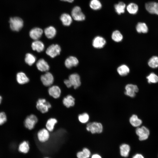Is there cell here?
<instances>
[{"mask_svg":"<svg viewBox=\"0 0 158 158\" xmlns=\"http://www.w3.org/2000/svg\"><path fill=\"white\" fill-rule=\"evenodd\" d=\"M132 158H145L143 155L140 153H137L134 155Z\"/></svg>","mask_w":158,"mask_h":158,"instance_id":"obj_40","label":"cell"},{"mask_svg":"<svg viewBox=\"0 0 158 158\" xmlns=\"http://www.w3.org/2000/svg\"><path fill=\"white\" fill-rule=\"evenodd\" d=\"M125 7L126 4L122 2H120L114 6L115 11L118 14L124 13Z\"/></svg>","mask_w":158,"mask_h":158,"instance_id":"obj_32","label":"cell"},{"mask_svg":"<svg viewBox=\"0 0 158 158\" xmlns=\"http://www.w3.org/2000/svg\"><path fill=\"white\" fill-rule=\"evenodd\" d=\"M145 7L150 13L158 15V3L155 2H150L146 3Z\"/></svg>","mask_w":158,"mask_h":158,"instance_id":"obj_12","label":"cell"},{"mask_svg":"<svg viewBox=\"0 0 158 158\" xmlns=\"http://www.w3.org/2000/svg\"><path fill=\"white\" fill-rule=\"evenodd\" d=\"M90 6L92 9L97 10L101 8L102 5L99 0H91L90 3Z\"/></svg>","mask_w":158,"mask_h":158,"instance_id":"obj_34","label":"cell"},{"mask_svg":"<svg viewBox=\"0 0 158 158\" xmlns=\"http://www.w3.org/2000/svg\"><path fill=\"white\" fill-rule=\"evenodd\" d=\"M87 130L90 131L92 133H99L103 130V126L101 123L97 122L90 123L87 124Z\"/></svg>","mask_w":158,"mask_h":158,"instance_id":"obj_4","label":"cell"},{"mask_svg":"<svg viewBox=\"0 0 158 158\" xmlns=\"http://www.w3.org/2000/svg\"><path fill=\"white\" fill-rule=\"evenodd\" d=\"M120 152L121 156L127 157L129 155L130 150V147L129 145L126 143L121 144L120 146Z\"/></svg>","mask_w":158,"mask_h":158,"instance_id":"obj_18","label":"cell"},{"mask_svg":"<svg viewBox=\"0 0 158 158\" xmlns=\"http://www.w3.org/2000/svg\"><path fill=\"white\" fill-rule=\"evenodd\" d=\"M126 90L125 94L131 97L135 96L136 93L138 91V86L132 84H128L125 87Z\"/></svg>","mask_w":158,"mask_h":158,"instance_id":"obj_9","label":"cell"},{"mask_svg":"<svg viewBox=\"0 0 158 158\" xmlns=\"http://www.w3.org/2000/svg\"><path fill=\"white\" fill-rule=\"evenodd\" d=\"M49 95L55 99L59 98L60 96L61 91L60 87L57 85L50 86L48 90Z\"/></svg>","mask_w":158,"mask_h":158,"instance_id":"obj_15","label":"cell"},{"mask_svg":"<svg viewBox=\"0 0 158 158\" xmlns=\"http://www.w3.org/2000/svg\"><path fill=\"white\" fill-rule=\"evenodd\" d=\"M36 107L41 112L45 113L47 112L51 107V105L45 99L40 98L36 102Z\"/></svg>","mask_w":158,"mask_h":158,"instance_id":"obj_2","label":"cell"},{"mask_svg":"<svg viewBox=\"0 0 158 158\" xmlns=\"http://www.w3.org/2000/svg\"><path fill=\"white\" fill-rule=\"evenodd\" d=\"M129 121L131 124L135 127H139L142 123V120L135 114L132 115L130 117Z\"/></svg>","mask_w":158,"mask_h":158,"instance_id":"obj_24","label":"cell"},{"mask_svg":"<svg viewBox=\"0 0 158 158\" xmlns=\"http://www.w3.org/2000/svg\"><path fill=\"white\" fill-rule=\"evenodd\" d=\"M148 83H155L158 82V76L153 73H150L146 77Z\"/></svg>","mask_w":158,"mask_h":158,"instance_id":"obj_36","label":"cell"},{"mask_svg":"<svg viewBox=\"0 0 158 158\" xmlns=\"http://www.w3.org/2000/svg\"><path fill=\"white\" fill-rule=\"evenodd\" d=\"M60 19L63 24L65 26H69L72 22V18L71 16L67 13L62 14Z\"/></svg>","mask_w":158,"mask_h":158,"instance_id":"obj_20","label":"cell"},{"mask_svg":"<svg viewBox=\"0 0 158 158\" xmlns=\"http://www.w3.org/2000/svg\"><path fill=\"white\" fill-rule=\"evenodd\" d=\"M40 79L43 85L46 87L51 86L54 81V78L52 74L49 72L42 75Z\"/></svg>","mask_w":158,"mask_h":158,"instance_id":"obj_8","label":"cell"},{"mask_svg":"<svg viewBox=\"0 0 158 158\" xmlns=\"http://www.w3.org/2000/svg\"><path fill=\"white\" fill-rule=\"evenodd\" d=\"M7 121V116L5 113L3 112H0V125L5 123Z\"/></svg>","mask_w":158,"mask_h":158,"instance_id":"obj_38","label":"cell"},{"mask_svg":"<svg viewBox=\"0 0 158 158\" xmlns=\"http://www.w3.org/2000/svg\"><path fill=\"white\" fill-rule=\"evenodd\" d=\"M106 43V40L104 38L100 36H97L93 40L92 45L96 48L100 49L103 48Z\"/></svg>","mask_w":158,"mask_h":158,"instance_id":"obj_14","label":"cell"},{"mask_svg":"<svg viewBox=\"0 0 158 158\" xmlns=\"http://www.w3.org/2000/svg\"><path fill=\"white\" fill-rule=\"evenodd\" d=\"M62 101L63 104L67 108L73 107L75 104V99L71 95H68L64 97Z\"/></svg>","mask_w":158,"mask_h":158,"instance_id":"obj_23","label":"cell"},{"mask_svg":"<svg viewBox=\"0 0 158 158\" xmlns=\"http://www.w3.org/2000/svg\"><path fill=\"white\" fill-rule=\"evenodd\" d=\"M38 120V118L35 115H30L25 119L24 121V126L27 129L31 130L34 128Z\"/></svg>","mask_w":158,"mask_h":158,"instance_id":"obj_6","label":"cell"},{"mask_svg":"<svg viewBox=\"0 0 158 158\" xmlns=\"http://www.w3.org/2000/svg\"><path fill=\"white\" fill-rule=\"evenodd\" d=\"M71 16L75 20L82 21L85 19V16L82 12L81 8L79 6L74 7L71 12Z\"/></svg>","mask_w":158,"mask_h":158,"instance_id":"obj_5","label":"cell"},{"mask_svg":"<svg viewBox=\"0 0 158 158\" xmlns=\"http://www.w3.org/2000/svg\"><path fill=\"white\" fill-rule=\"evenodd\" d=\"M43 32V30L42 29L36 27L30 31L29 35L32 39L35 40H37L41 37Z\"/></svg>","mask_w":158,"mask_h":158,"instance_id":"obj_13","label":"cell"},{"mask_svg":"<svg viewBox=\"0 0 158 158\" xmlns=\"http://www.w3.org/2000/svg\"><path fill=\"white\" fill-rule=\"evenodd\" d=\"M36 58L33 54L28 53L25 55V63L29 66H32L35 62Z\"/></svg>","mask_w":158,"mask_h":158,"instance_id":"obj_30","label":"cell"},{"mask_svg":"<svg viewBox=\"0 0 158 158\" xmlns=\"http://www.w3.org/2000/svg\"><path fill=\"white\" fill-rule=\"evenodd\" d=\"M64 83L68 88H70L72 86V85L68 79L65 80L64 81Z\"/></svg>","mask_w":158,"mask_h":158,"instance_id":"obj_39","label":"cell"},{"mask_svg":"<svg viewBox=\"0 0 158 158\" xmlns=\"http://www.w3.org/2000/svg\"><path fill=\"white\" fill-rule=\"evenodd\" d=\"M91 158H102L101 156L98 154H92Z\"/></svg>","mask_w":158,"mask_h":158,"instance_id":"obj_41","label":"cell"},{"mask_svg":"<svg viewBox=\"0 0 158 158\" xmlns=\"http://www.w3.org/2000/svg\"><path fill=\"white\" fill-rule=\"evenodd\" d=\"M30 150V146L28 142L24 141L22 142L19 145V151L24 153H27Z\"/></svg>","mask_w":158,"mask_h":158,"instance_id":"obj_29","label":"cell"},{"mask_svg":"<svg viewBox=\"0 0 158 158\" xmlns=\"http://www.w3.org/2000/svg\"><path fill=\"white\" fill-rule=\"evenodd\" d=\"M91 154L90 150L87 148H84L81 151L78 152L76 154L77 158H89Z\"/></svg>","mask_w":158,"mask_h":158,"instance_id":"obj_25","label":"cell"},{"mask_svg":"<svg viewBox=\"0 0 158 158\" xmlns=\"http://www.w3.org/2000/svg\"><path fill=\"white\" fill-rule=\"evenodd\" d=\"M36 66L38 69L42 72L47 71L49 69L48 63L43 59H40L37 61Z\"/></svg>","mask_w":158,"mask_h":158,"instance_id":"obj_17","label":"cell"},{"mask_svg":"<svg viewBox=\"0 0 158 158\" xmlns=\"http://www.w3.org/2000/svg\"><path fill=\"white\" fill-rule=\"evenodd\" d=\"M148 65L152 68L158 67V56H154L150 58L148 61Z\"/></svg>","mask_w":158,"mask_h":158,"instance_id":"obj_35","label":"cell"},{"mask_svg":"<svg viewBox=\"0 0 158 158\" xmlns=\"http://www.w3.org/2000/svg\"><path fill=\"white\" fill-rule=\"evenodd\" d=\"M57 119L54 118H51L47 121L46 124V129L49 131L52 132L54 129L55 124L57 123Z\"/></svg>","mask_w":158,"mask_h":158,"instance_id":"obj_26","label":"cell"},{"mask_svg":"<svg viewBox=\"0 0 158 158\" xmlns=\"http://www.w3.org/2000/svg\"><path fill=\"white\" fill-rule=\"evenodd\" d=\"M137 32L139 33H146L148 31V28L146 24L144 23H138L136 27Z\"/></svg>","mask_w":158,"mask_h":158,"instance_id":"obj_28","label":"cell"},{"mask_svg":"<svg viewBox=\"0 0 158 158\" xmlns=\"http://www.w3.org/2000/svg\"><path fill=\"white\" fill-rule=\"evenodd\" d=\"M117 71L120 75L125 76L129 73L130 69L127 66L123 64L120 66L118 68Z\"/></svg>","mask_w":158,"mask_h":158,"instance_id":"obj_27","label":"cell"},{"mask_svg":"<svg viewBox=\"0 0 158 158\" xmlns=\"http://www.w3.org/2000/svg\"><path fill=\"white\" fill-rule=\"evenodd\" d=\"M68 79L75 89L78 88L81 85L80 77L77 73H74L70 75Z\"/></svg>","mask_w":158,"mask_h":158,"instance_id":"obj_11","label":"cell"},{"mask_svg":"<svg viewBox=\"0 0 158 158\" xmlns=\"http://www.w3.org/2000/svg\"><path fill=\"white\" fill-rule=\"evenodd\" d=\"M2 100V97L0 95V104L1 103Z\"/></svg>","mask_w":158,"mask_h":158,"instance_id":"obj_43","label":"cell"},{"mask_svg":"<svg viewBox=\"0 0 158 158\" xmlns=\"http://www.w3.org/2000/svg\"><path fill=\"white\" fill-rule=\"evenodd\" d=\"M37 137L40 142H44L47 141L49 138V131L46 128H42L38 132Z\"/></svg>","mask_w":158,"mask_h":158,"instance_id":"obj_10","label":"cell"},{"mask_svg":"<svg viewBox=\"0 0 158 158\" xmlns=\"http://www.w3.org/2000/svg\"><path fill=\"white\" fill-rule=\"evenodd\" d=\"M62 1H67L68 2L71 3L73 2L74 0H60Z\"/></svg>","mask_w":158,"mask_h":158,"instance_id":"obj_42","label":"cell"},{"mask_svg":"<svg viewBox=\"0 0 158 158\" xmlns=\"http://www.w3.org/2000/svg\"><path fill=\"white\" fill-rule=\"evenodd\" d=\"M31 47L33 50L40 52L44 50V45L43 42L37 40H35L32 43Z\"/></svg>","mask_w":158,"mask_h":158,"instance_id":"obj_19","label":"cell"},{"mask_svg":"<svg viewBox=\"0 0 158 158\" xmlns=\"http://www.w3.org/2000/svg\"><path fill=\"white\" fill-rule=\"evenodd\" d=\"M61 51L60 47L57 44H52L49 46L47 49L46 54L51 58H54L59 55Z\"/></svg>","mask_w":158,"mask_h":158,"instance_id":"obj_7","label":"cell"},{"mask_svg":"<svg viewBox=\"0 0 158 158\" xmlns=\"http://www.w3.org/2000/svg\"><path fill=\"white\" fill-rule=\"evenodd\" d=\"M78 119L81 123H85L89 121V116L87 113H85L79 115L78 116Z\"/></svg>","mask_w":158,"mask_h":158,"instance_id":"obj_37","label":"cell"},{"mask_svg":"<svg viewBox=\"0 0 158 158\" xmlns=\"http://www.w3.org/2000/svg\"><path fill=\"white\" fill-rule=\"evenodd\" d=\"M9 22L11 29L14 31H19L23 25V20L20 18L17 17L11 18Z\"/></svg>","mask_w":158,"mask_h":158,"instance_id":"obj_1","label":"cell"},{"mask_svg":"<svg viewBox=\"0 0 158 158\" xmlns=\"http://www.w3.org/2000/svg\"><path fill=\"white\" fill-rule=\"evenodd\" d=\"M111 38L114 41L119 42L123 39V36L119 31L116 30L114 31L111 35Z\"/></svg>","mask_w":158,"mask_h":158,"instance_id":"obj_33","label":"cell"},{"mask_svg":"<svg viewBox=\"0 0 158 158\" xmlns=\"http://www.w3.org/2000/svg\"><path fill=\"white\" fill-rule=\"evenodd\" d=\"M127 10L129 13L132 14H135L138 11V7L136 4L131 3L129 4L127 6Z\"/></svg>","mask_w":158,"mask_h":158,"instance_id":"obj_31","label":"cell"},{"mask_svg":"<svg viewBox=\"0 0 158 158\" xmlns=\"http://www.w3.org/2000/svg\"><path fill=\"white\" fill-rule=\"evenodd\" d=\"M79 63L78 59L74 56H70L67 58L65 61V65L68 68L77 66Z\"/></svg>","mask_w":158,"mask_h":158,"instance_id":"obj_16","label":"cell"},{"mask_svg":"<svg viewBox=\"0 0 158 158\" xmlns=\"http://www.w3.org/2000/svg\"><path fill=\"white\" fill-rule=\"evenodd\" d=\"M49 158L47 157H45V158Z\"/></svg>","mask_w":158,"mask_h":158,"instance_id":"obj_44","label":"cell"},{"mask_svg":"<svg viewBox=\"0 0 158 158\" xmlns=\"http://www.w3.org/2000/svg\"><path fill=\"white\" fill-rule=\"evenodd\" d=\"M44 33L48 39H51L56 36V30L53 26H50L46 28L44 30Z\"/></svg>","mask_w":158,"mask_h":158,"instance_id":"obj_22","label":"cell"},{"mask_svg":"<svg viewBox=\"0 0 158 158\" xmlns=\"http://www.w3.org/2000/svg\"><path fill=\"white\" fill-rule=\"evenodd\" d=\"M16 80L17 82L20 84H26L29 81V79L25 73L22 72L17 73Z\"/></svg>","mask_w":158,"mask_h":158,"instance_id":"obj_21","label":"cell"},{"mask_svg":"<svg viewBox=\"0 0 158 158\" xmlns=\"http://www.w3.org/2000/svg\"><path fill=\"white\" fill-rule=\"evenodd\" d=\"M136 135L140 141L145 140L148 139L150 135V130L145 126L138 127L135 130Z\"/></svg>","mask_w":158,"mask_h":158,"instance_id":"obj_3","label":"cell"}]
</instances>
